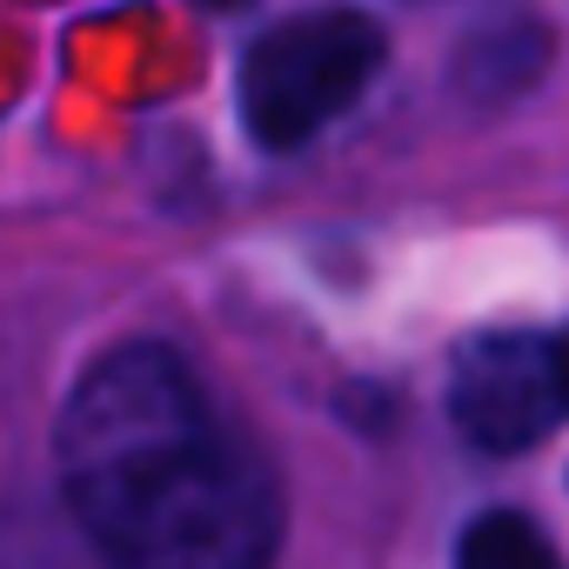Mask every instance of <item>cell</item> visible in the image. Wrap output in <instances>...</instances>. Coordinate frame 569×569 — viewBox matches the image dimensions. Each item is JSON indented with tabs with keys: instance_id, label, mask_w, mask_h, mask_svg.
Here are the masks:
<instances>
[{
	"instance_id": "1",
	"label": "cell",
	"mask_w": 569,
	"mask_h": 569,
	"mask_svg": "<svg viewBox=\"0 0 569 569\" xmlns=\"http://www.w3.org/2000/svg\"><path fill=\"white\" fill-rule=\"evenodd\" d=\"M61 496L108 569H268L281 489L161 342L88 362L54 436Z\"/></svg>"
},
{
	"instance_id": "2",
	"label": "cell",
	"mask_w": 569,
	"mask_h": 569,
	"mask_svg": "<svg viewBox=\"0 0 569 569\" xmlns=\"http://www.w3.org/2000/svg\"><path fill=\"white\" fill-rule=\"evenodd\" d=\"M389 41L356 8H309L274 21L241 61V121L261 148H302L382 68Z\"/></svg>"
},
{
	"instance_id": "3",
	"label": "cell",
	"mask_w": 569,
	"mask_h": 569,
	"mask_svg": "<svg viewBox=\"0 0 569 569\" xmlns=\"http://www.w3.org/2000/svg\"><path fill=\"white\" fill-rule=\"evenodd\" d=\"M456 429L496 456H516L542 442L569 416V389L556 369V342L536 336H482L462 349L456 382H449Z\"/></svg>"
},
{
	"instance_id": "4",
	"label": "cell",
	"mask_w": 569,
	"mask_h": 569,
	"mask_svg": "<svg viewBox=\"0 0 569 569\" xmlns=\"http://www.w3.org/2000/svg\"><path fill=\"white\" fill-rule=\"evenodd\" d=\"M542 54H549V34L529 28V21H509V28H496V34L462 48L456 88L476 108H502V101H516V94H529L542 81Z\"/></svg>"
},
{
	"instance_id": "5",
	"label": "cell",
	"mask_w": 569,
	"mask_h": 569,
	"mask_svg": "<svg viewBox=\"0 0 569 569\" xmlns=\"http://www.w3.org/2000/svg\"><path fill=\"white\" fill-rule=\"evenodd\" d=\"M456 569H562L549 536L516 516V509H496V516H476L462 529V549H456Z\"/></svg>"
},
{
	"instance_id": "6",
	"label": "cell",
	"mask_w": 569,
	"mask_h": 569,
	"mask_svg": "<svg viewBox=\"0 0 569 569\" xmlns=\"http://www.w3.org/2000/svg\"><path fill=\"white\" fill-rule=\"evenodd\" d=\"M556 369H562V389H569V336L556 342Z\"/></svg>"
},
{
	"instance_id": "7",
	"label": "cell",
	"mask_w": 569,
	"mask_h": 569,
	"mask_svg": "<svg viewBox=\"0 0 569 569\" xmlns=\"http://www.w3.org/2000/svg\"><path fill=\"white\" fill-rule=\"evenodd\" d=\"M201 8H214V14H228V8H248V0H201Z\"/></svg>"
}]
</instances>
